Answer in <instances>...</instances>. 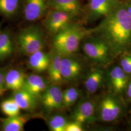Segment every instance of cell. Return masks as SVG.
<instances>
[{
	"label": "cell",
	"mask_w": 131,
	"mask_h": 131,
	"mask_svg": "<svg viewBox=\"0 0 131 131\" xmlns=\"http://www.w3.org/2000/svg\"><path fill=\"white\" fill-rule=\"evenodd\" d=\"M89 31V35L94 34L102 39L113 56L117 54L131 42V16L126 7L118 6L97 27Z\"/></svg>",
	"instance_id": "cell-1"
},
{
	"label": "cell",
	"mask_w": 131,
	"mask_h": 131,
	"mask_svg": "<svg viewBox=\"0 0 131 131\" xmlns=\"http://www.w3.org/2000/svg\"><path fill=\"white\" fill-rule=\"evenodd\" d=\"M88 35L89 30L78 24H71L55 35L52 41L53 48L62 56H71L77 52L80 42Z\"/></svg>",
	"instance_id": "cell-2"
},
{
	"label": "cell",
	"mask_w": 131,
	"mask_h": 131,
	"mask_svg": "<svg viewBox=\"0 0 131 131\" xmlns=\"http://www.w3.org/2000/svg\"><path fill=\"white\" fill-rule=\"evenodd\" d=\"M83 50L87 57L94 63L102 65L109 64L113 56L107 45L98 37L84 38Z\"/></svg>",
	"instance_id": "cell-3"
},
{
	"label": "cell",
	"mask_w": 131,
	"mask_h": 131,
	"mask_svg": "<svg viewBox=\"0 0 131 131\" xmlns=\"http://www.w3.org/2000/svg\"><path fill=\"white\" fill-rule=\"evenodd\" d=\"M17 42L20 52L29 56L42 50L45 45L42 31L36 26L22 30L18 36Z\"/></svg>",
	"instance_id": "cell-4"
},
{
	"label": "cell",
	"mask_w": 131,
	"mask_h": 131,
	"mask_svg": "<svg viewBox=\"0 0 131 131\" xmlns=\"http://www.w3.org/2000/svg\"><path fill=\"white\" fill-rule=\"evenodd\" d=\"M122 112V105L117 97L109 92L104 95L97 103L96 119L103 122H111L117 119Z\"/></svg>",
	"instance_id": "cell-5"
},
{
	"label": "cell",
	"mask_w": 131,
	"mask_h": 131,
	"mask_svg": "<svg viewBox=\"0 0 131 131\" xmlns=\"http://www.w3.org/2000/svg\"><path fill=\"white\" fill-rule=\"evenodd\" d=\"M97 103L91 99H82L75 105L71 113L73 121L82 124L90 123L96 119V112Z\"/></svg>",
	"instance_id": "cell-6"
},
{
	"label": "cell",
	"mask_w": 131,
	"mask_h": 131,
	"mask_svg": "<svg viewBox=\"0 0 131 131\" xmlns=\"http://www.w3.org/2000/svg\"><path fill=\"white\" fill-rule=\"evenodd\" d=\"M72 18L65 12L52 9L47 14L44 24L50 33L56 35L70 24Z\"/></svg>",
	"instance_id": "cell-7"
},
{
	"label": "cell",
	"mask_w": 131,
	"mask_h": 131,
	"mask_svg": "<svg viewBox=\"0 0 131 131\" xmlns=\"http://www.w3.org/2000/svg\"><path fill=\"white\" fill-rule=\"evenodd\" d=\"M43 107L47 111L63 107V91L59 84H52L49 85L40 97Z\"/></svg>",
	"instance_id": "cell-8"
},
{
	"label": "cell",
	"mask_w": 131,
	"mask_h": 131,
	"mask_svg": "<svg viewBox=\"0 0 131 131\" xmlns=\"http://www.w3.org/2000/svg\"><path fill=\"white\" fill-rule=\"evenodd\" d=\"M118 6L117 0H90L88 7V18L94 21L105 17Z\"/></svg>",
	"instance_id": "cell-9"
},
{
	"label": "cell",
	"mask_w": 131,
	"mask_h": 131,
	"mask_svg": "<svg viewBox=\"0 0 131 131\" xmlns=\"http://www.w3.org/2000/svg\"><path fill=\"white\" fill-rule=\"evenodd\" d=\"M82 66L71 56H63L61 60V76L64 82L75 81L82 72Z\"/></svg>",
	"instance_id": "cell-10"
},
{
	"label": "cell",
	"mask_w": 131,
	"mask_h": 131,
	"mask_svg": "<svg viewBox=\"0 0 131 131\" xmlns=\"http://www.w3.org/2000/svg\"><path fill=\"white\" fill-rule=\"evenodd\" d=\"M105 74L108 86L114 93H121L126 86L128 79L122 67L117 66L112 67L107 70Z\"/></svg>",
	"instance_id": "cell-11"
},
{
	"label": "cell",
	"mask_w": 131,
	"mask_h": 131,
	"mask_svg": "<svg viewBox=\"0 0 131 131\" xmlns=\"http://www.w3.org/2000/svg\"><path fill=\"white\" fill-rule=\"evenodd\" d=\"M46 0H26L24 16L28 21H35L40 19L46 9Z\"/></svg>",
	"instance_id": "cell-12"
},
{
	"label": "cell",
	"mask_w": 131,
	"mask_h": 131,
	"mask_svg": "<svg viewBox=\"0 0 131 131\" xmlns=\"http://www.w3.org/2000/svg\"><path fill=\"white\" fill-rule=\"evenodd\" d=\"M49 84L43 77L36 74L27 76L22 89L28 91L38 99L46 89Z\"/></svg>",
	"instance_id": "cell-13"
},
{
	"label": "cell",
	"mask_w": 131,
	"mask_h": 131,
	"mask_svg": "<svg viewBox=\"0 0 131 131\" xmlns=\"http://www.w3.org/2000/svg\"><path fill=\"white\" fill-rule=\"evenodd\" d=\"M51 60L48 69V75L52 84H61L64 82L61 76V60L62 55L53 48L50 53Z\"/></svg>",
	"instance_id": "cell-14"
},
{
	"label": "cell",
	"mask_w": 131,
	"mask_h": 131,
	"mask_svg": "<svg viewBox=\"0 0 131 131\" xmlns=\"http://www.w3.org/2000/svg\"><path fill=\"white\" fill-rule=\"evenodd\" d=\"M51 60L50 53L38 51L30 54L28 58V67L38 73L47 70Z\"/></svg>",
	"instance_id": "cell-15"
},
{
	"label": "cell",
	"mask_w": 131,
	"mask_h": 131,
	"mask_svg": "<svg viewBox=\"0 0 131 131\" xmlns=\"http://www.w3.org/2000/svg\"><path fill=\"white\" fill-rule=\"evenodd\" d=\"M27 75L18 69L7 71L5 76V88L7 90L16 91L23 89Z\"/></svg>",
	"instance_id": "cell-16"
},
{
	"label": "cell",
	"mask_w": 131,
	"mask_h": 131,
	"mask_svg": "<svg viewBox=\"0 0 131 131\" xmlns=\"http://www.w3.org/2000/svg\"><path fill=\"white\" fill-rule=\"evenodd\" d=\"M21 109L31 112L38 106V99L24 89L14 91L12 97Z\"/></svg>",
	"instance_id": "cell-17"
},
{
	"label": "cell",
	"mask_w": 131,
	"mask_h": 131,
	"mask_svg": "<svg viewBox=\"0 0 131 131\" xmlns=\"http://www.w3.org/2000/svg\"><path fill=\"white\" fill-rule=\"evenodd\" d=\"M105 79L103 70L95 69L86 76L84 80V87L89 94L95 93L103 84Z\"/></svg>",
	"instance_id": "cell-18"
},
{
	"label": "cell",
	"mask_w": 131,
	"mask_h": 131,
	"mask_svg": "<svg viewBox=\"0 0 131 131\" xmlns=\"http://www.w3.org/2000/svg\"><path fill=\"white\" fill-rule=\"evenodd\" d=\"M47 5L52 9L65 12L73 17L77 15L81 10L79 0H47Z\"/></svg>",
	"instance_id": "cell-19"
},
{
	"label": "cell",
	"mask_w": 131,
	"mask_h": 131,
	"mask_svg": "<svg viewBox=\"0 0 131 131\" xmlns=\"http://www.w3.org/2000/svg\"><path fill=\"white\" fill-rule=\"evenodd\" d=\"M27 118L20 115L8 117L2 119V129L4 131H24Z\"/></svg>",
	"instance_id": "cell-20"
},
{
	"label": "cell",
	"mask_w": 131,
	"mask_h": 131,
	"mask_svg": "<svg viewBox=\"0 0 131 131\" xmlns=\"http://www.w3.org/2000/svg\"><path fill=\"white\" fill-rule=\"evenodd\" d=\"M13 50V42L10 34L8 32L0 33V62L9 57Z\"/></svg>",
	"instance_id": "cell-21"
},
{
	"label": "cell",
	"mask_w": 131,
	"mask_h": 131,
	"mask_svg": "<svg viewBox=\"0 0 131 131\" xmlns=\"http://www.w3.org/2000/svg\"><path fill=\"white\" fill-rule=\"evenodd\" d=\"M21 0H0V14L12 17L18 12Z\"/></svg>",
	"instance_id": "cell-22"
},
{
	"label": "cell",
	"mask_w": 131,
	"mask_h": 131,
	"mask_svg": "<svg viewBox=\"0 0 131 131\" xmlns=\"http://www.w3.org/2000/svg\"><path fill=\"white\" fill-rule=\"evenodd\" d=\"M68 118L60 114L53 115L48 119V125L52 131H65L66 127L69 122Z\"/></svg>",
	"instance_id": "cell-23"
},
{
	"label": "cell",
	"mask_w": 131,
	"mask_h": 131,
	"mask_svg": "<svg viewBox=\"0 0 131 131\" xmlns=\"http://www.w3.org/2000/svg\"><path fill=\"white\" fill-rule=\"evenodd\" d=\"M81 96V92L76 88H69L63 91V107L67 108L73 105Z\"/></svg>",
	"instance_id": "cell-24"
},
{
	"label": "cell",
	"mask_w": 131,
	"mask_h": 131,
	"mask_svg": "<svg viewBox=\"0 0 131 131\" xmlns=\"http://www.w3.org/2000/svg\"><path fill=\"white\" fill-rule=\"evenodd\" d=\"M0 108L2 112L8 117L19 115L21 109L13 97L2 101L0 104Z\"/></svg>",
	"instance_id": "cell-25"
},
{
	"label": "cell",
	"mask_w": 131,
	"mask_h": 131,
	"mask_svg": "<svg viewBox=\"0 0 131 131\" xmlns=\"http://www.w3.org/2000/svg\"><path fill=\"white\" fill-rule=\"evenodd\" d=\"M121 65L124 71L127 74L131 73V55L124 56L121 61Z\"/></svg>",
	"instance_id": "cell-26"
},
{
	"label": "cell",
	"mask_w": 131,
	"mask_h": 131,
	"mask_svg": "<svg viewBox=\"0 0 131 131\" xmlns=\"http://www.w3.org/2000/svg\"><path fill=\"white\" fill-rule=\"evenodd\" d=\"M84 131L83 124L74 121L73 122H69L66 127L65 131Z\"/></svg>",
	"instance_id": "cell-27"
},
{
	"label": "cell",
	"mask_w": 131,
	"mask_h": 131,
	"mask_svg": "<svg viewBox=\"0 0 131 131\" xmlns=\"http://www.w3.org/2000/svg\"><path fill=\"white\" fill-rule=\"evenodd\" d=\"M6 72L7 70L5 68L0 69V97L6 91L5 88V76Z\"/></svg>",
	"instance_id": "cell-28"
},
{
	"label": "cell",
	"mask_w": 131,
	"mask_h": 131,
	"mask_svg": "<svg viewBox=\"0 0 131 131\" xmlns=\"http://www.w3.org/2000/svg\"><path fill=\"white\" fill-rule=\"evenodd\" d=\"M127 95L131 99V82L130 83L128 87V89H127Z\"/></svg>",
	"instance_id": "cell-29"
},
{
	"label": "cell",
	"mask_w": 131,
	"mask_h": 131,
	"mask_svg": "<svg viewBox=\"0 0 131 131\" xmlns=\"http://www.w3.org/2000/svg\"><path fill=\"white\" fill-rule=\"evenodd\" d=\"M126 9L128 12V13L130 14V15L131 16V4L130 5H129L128 6H127Z\"/></svg>",
	"instance_id": "cell-30"
},
{
	"label": "cell",
	"mask_w": 131,
	"mask_h": 131,
	"mask_svg": "<svg viewBox=\"0 0 131 131\" xmlns=\"http://www.w3.org/2000/svg\"><path fill=\"white\" fill-rule=\"evenodd\" d=\"M1 33V29H0V33Z\"/></svg>",
	"instance_id": "cell-31"
}]
</instances>
